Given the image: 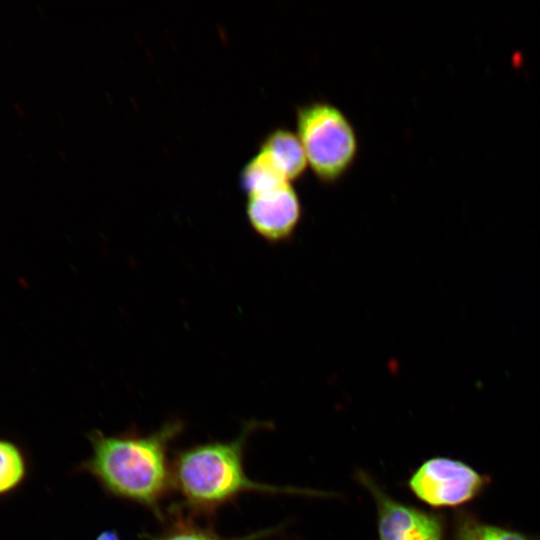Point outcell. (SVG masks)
I'll return each mask as SVG.
<instances>
[{"label": "cell", "instance_id": "6da1fadb", "mask_svg": "<svg viewBox=\"0 0 540 540\" xmlns=\"http://www.w3.org/2000/svg\"><path fill=\"white\" fill-rule=\"evenodd\" d=\"M183 426L175 419L149 434L93 430L87 435L91 455L79 470L89 473L110 496L142 505L163 520L160 505L172 488L169 445Z\"/></svg>", "mask_w": 540, "mask_h": 540}, {"label": "cell", "instance_id": "7a4b0ae2", "mask_svg": "<svg viewBox=\"0 0 540 540\" xmlns=\"http://www.w3.org/2000/svg\"><path fill=\"white\" fill-rule=\"evenodd\" d=\"M261 423H245L240 434L229 441H208L178 451L171 463V487L182 498L181 505L193 516H212L244 492L323 495L314 490L283 488L258 483L244 469V448L249 435Z\"/></svg>", "mask_w": 540, "mask_h": 540}, {"label": "cell", "instance_id": "3957f363", "mask_svg": "<svg viewBox=\"0 0 540 540\" xmlns=\"http://www.w3.org/2000/svg\"><path fill=\"white\" fill-rule=\"evenodd\" d=\"M296 134L308 166L321 183H337L354 165L359 150L357 133L336 105L315 100L298 106Z\"/></svg>", "mask_w": 540, "mask_h": 540}, {"label": "cell", "instance_id": "277c9868", "mask_svg": "<svg viewBox=\"0 0 540 540\" xmlns=\"http://www.w3.org/2000/svg\"><path fill=\"white\" fill-rule=\"evenodd\" d=\"M490 478L470 465L448 457H433L412 474L408 486L422 502L435 507H458L479 497Z\"/></svg>", "mask_w": 540, "mask_h": 540}, {"label": "cell", "instance_id": "5b68a950", "mask_svg": "<svg viewBox=\"0 0 540 540\" xmlns=\"http://www.w3.org/2000/svg\"><path fill=\"white\" fill-rule=\"evenodd\" d=\"M358 480L375 500L379 540H444L445 524L441 514L393 499L363 472L358 473Z\"/></svg>", "mask_w": 540, "mask_h": 540}, {"label": "cell", "instance_id": "8992f818", "mask_svg": "<svg viewBox=\"0 0 540 540\" xmlns=\"http://www.w3.org/2000/svg\"><path fill=\"white\" fill-rule=\"evenodd\" d=\"M246 212L254 231L271 243L290 240L302 218L301 201L291 183L248 196Z\"/></svg>", "mask_w": 540, "mask_h": 540}, {"label": "cell", "instance_id": "52a82bcc", "mask_svg": "<svg viewBox=\"0 0 540 540\" xmlns=\"http://www.w3.org/2000/svg\"><path fill=\"white\" fill-rule=\"evenodd\" d=\"M260 151L265 153L286 179H300L307 170L305 151L296 132L285 127L276 128L263 140Z\"/></svg>", "mask_w": 540, "mask_h": 540}, {"label": "cell", "instance_id": "ba28073f", "mask_svg": "<svg viewBox=\"0 0 540 540\" xmlns=\"http://www.w3.org/2000/svg\"><path fill=\"white\" fill-rule=\"evenodd\" d=\"M167 512L163 518L164 529L156 535L145 534L144 537L149 540H257L270 533L265 530L242 538L227 539L217 534L211 525L199 524L196 517L181 505H173Z\"/></svg>", "mask_w": 540, "mask_h": 540}, {"label": "cell", "instance_id": "9c48e42d", "mask_svg": "<svg viewBox=\"0 0 540 540\" xmlns=\"http://www.w3.org/2000/svg\"><path fill=\"white\" fill-rule=\"evenodd\" d=\"M452 540H540L518 530L490 524L470 511L460 510L454 516Z\"/></svg>", "mask_w": 540, "mask_h": 540}, {"label": "cell", "instance_id": "30bf717a", "mask_svg": "<svg viewBox=\"0 0 540 540\" xmlns=\"http://www.w3.org/2000/svg\"><path fill=\"white\" fill-rule=\"evenodd\" d=\"M290 183L265 153L259 152L246 164L241 184L248 196L267 192Z\"/></svg>", "mask_w": 540, "mask_h": 540}, {"label": "cell", "instance_id": "8fae6325", "mask_svg": "<svg viewBox=\"0 0 540 540\" xmlns=\"http://www.w3.org/2000/svg\"><path fill=\"white\" fill-rule=\"evenodd\" d=\"M27 460L13 441L0 439V497L21 486L27 476Z\"/></svg>", "mask_w": 540, "mask_h": 540}, {"label": "cell", "instance_id": "7c38bea8", "mask_svg": "<svg viewBox=\"0 0 540 540\" xmlns=\"http://www.w3.org/2000/svg\"><path fill=\"white\" fill-rule=\"evenodd\" d=\"M95 540H120V537L115 530H106L101 532Z\"/></svg>", "mask_w": 540, "mask_h": 540}]
</instances>
